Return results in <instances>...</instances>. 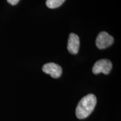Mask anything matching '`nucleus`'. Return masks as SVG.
I'll use <instances>...</instances> for the list:
<instances>
[{
    "mask_svg": "<svg viewBox=\"0 0 121 121\" xmlns=\"http://www.w3.org/2000/svg\"><path fill=\"white\" fill-rule=\"evenodd\" d=\"M7 1L11 5H16V4H18L20 0H7Z\"/></svg>",
    "mask_w": 121,
    "mask_h": 121,
    "instance_id": "obj_7",
    "label": "nucleus"
},
{
    "mask_svg": "<svg viewBox=\"0 0 121 121\" xmlns=\"http://www.w3.org/2000/svg\"><path fill=\"white\" fill-rule=\"evenodd\" d=\"M80 47V39L78 35L71 33L69 35L67 43V49L72 54H76L78 52Z\"/></svg>",
    "mask_w": 121,
    "mask_h": 121,
    "instance_id": "obj_5",
    "label": "nucleus"
},
{
    "mask_svg": "<svg viewBox=\"0 0 121 121\" xmlns=\"http://www.w3.org/2000/svg\"><path fill=\"white\" fill-rule=\"evenodd\" d=\"M112 69V63L111 62L107 59H102L95 62L92 71L95 75H98L100 73L108 75L111 71Z\"/></svg>",
    "mask_w": 121,
    "mask_h": 121,
    "instance_id": "obj_2",
    "label": "nucleus"
},
{
    "mask_svg": "<svg viewBox=\"0 0 121 121\" xmlns=\"http://www.w3.org/2000/svg\"><path fill=\"white\" fill-rule=\"evenodd\" d=\"M113 42V37L105 31L100 33L96 39V45L99 49H105L109 47Z\"/></svg>",
    "mask_w": 121,
    "mask_h": 121,
    "instance_id": "obj_3",
    "label": "nucleus"
},
{
    "mask_svg": "<svg viewBox=\"0 0 121 121\" xmlns=\"http://www.w3.org/2000/svg\"><path fill=\"white\" fill-rule=\"evenodd\" d=\"M42 69L44 72L49 74L52 78H60L62 73V69L60 65L53 62L45 64L42 67Z\"/></svg>",
    "mask_w": 121,
    "mask_h": 121,
    "instance_id": "obj_4",
    "label": "nucleus"
},
{
    "mask_svg": "<svg viewBox=\"0 0 121 121\" xmlns=\"http://www.w3.org/2000/svg\"><path fill=\"white\" fill-rule=\"evenodd\" d=\"M65 0H47L46 5L49 9H56L63 4Z\"/></svg>",
    "mask_w": 121,
    "mask_h": 121,
    "instance_id": "obj_6",
    "label": "nucleus"
},
{
    "mask_svg": "<svg viewBox=\"0 0 121 121\" xmlns=\"http://www.w3.org/2000/svg\"><path fill=\"white\" fill-rule=\"evenodd\" d=\"M96 101V96L93 94H89L83 97L76 109L77 117L78 119H84L88 117L94 109Z\"/></svg>",
    "mask_w": 121,
    "mask_h": 121,
    "instance_id": "obj_1",
    "label": "nucleus"
}]
</instances>
